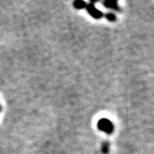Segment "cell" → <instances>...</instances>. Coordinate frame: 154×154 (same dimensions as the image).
<instances>
[{"label": "cell", "instance_id": "obj_1", "mask_svg": "<svg viewBox=\"0 0 154 154\" xmlns=\"http://www.w3.org/2000/svg\"><path fill=\"white\" fill-rule=\"evenodd\" d=\"M98 128L103 132L110 134H112L113 130H114V126L109 119L102 118L98 122Z\"/></svg>", "mask_w": 154, "mask_h": 154}, {"label": "cell", "instance_id": "obj_2", "mask_svg": "<svg viewBox=\"0 0 154 154\" xmlns=\"http://www.w3.org/2000/svg\"><path fill=\"white\" fill-rule=\"evenodd\" d=\"M86 9H87L88 13L90 14V16L95 18V19H100L103 17V13L99 11L98 9H96V7L92 3H90L89 5H87Z\"/></svg>", "mask_w": 154, "mask_h": 154}, {"label": "cell", "instance_id": "obj_3", "mask_svg": "<svg viewBox=\"0 0 154 154\" xmlns=\"http://www.w3.org/2000/svg\"><path fill=\"white\" fill-rule=\"evenodd\" d=\"M103 5L106 7V8H109V9H112L114 11H120V8L118 6V4L116 1H114V0H105L103 2Z\"/></svg>", "mask_w": 154, "mask_h": 154}, {"label": "cell", "instance_id": "obj_4", "mask_svg": "<svg viewBox=\"0 0 154 154\" xmlns=\"http://www.w3.org/2000/svg\"><path fill=\"white\" fill-rule=\"evenodd\" d=\"M74 6L75 8H76L78 10H81V9H84L87 7V4L84 2V1H82V0H78V1H75L74 2Z\"/></svg>", "mask_w": 154, "mask_h": 154}, {"label": "cell", "instance_id": "obj_5", "mask_svg": "<svg viewBox=\"0 0 154 154\" xmlns=\"http://www.w3.org/2000/svg\"><path fill=\"white\" fill-rule=\"evenodd\" d=\"M105 17H106V19L108 20V21H110V22H116V17L115 14H113V13H106L105 14Z\"/></svg>", "mask_w": 154, "mask_h": 154}, {"label": "cell", "instance_id": "obj_6", "mask_svg": "<svg viewBox=\"0 0 154 154\" xmlns=\"http://www.w3.org/2000/svg\"><path fill=\"white\" fill-rule=\"evenodd\" d=\"M109 149H110V145L108 142H105L102 145V152L104 154H107L109 152Z\"/></svg>", "mask_w": 154, "mask_h": 154}]
</instances>
